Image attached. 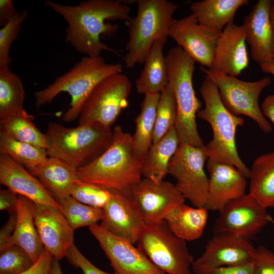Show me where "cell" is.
<instances>
[{
  "label": "cell",
  "mask_w": 274,
  "mask_h": 274,
  "mask_svg": "<svg viewBox=\"0 0 274 274\" xmlns=\"http://www.w3.org/2000/svg\"><path fill=\"white\" fill-rule=\"evenodd\" d=\"M45 5L59 14L67 23L65 41L87 56H100L104 51L117 52L100 40L115 35L117 24L108 21H128L131 8L119 0H87L76 6L46 1Z\"/></svg>",
  "instance_id": "1"
},
{
  "label": "cell",
  "mask_w": 274,
  "mask_h": 274,
  "mask_svg": "<svg viewBox=\"0 0 274 274\" xmlns=\"http://www.w3.org/2000/svg\"><path fill=\"white\" fill-rule=\"evenodd\" d=\"M113 131L110 147L93 162L78 169L77 179L130 197L142 179L143 162L134 151L132 135L119 125Z\"/></svg>",
  "instance_id": "2"
},
{
  "label": "cell",
  "mask_w": 274,
  "mask_h": 274,
  "mask_svg": "<svg viewBox=\"0 0 274 274\" xmlns=\"http://www.w3.org/2000/svg\"><path fill=\"white\" fill-rule=\"evenodd\" d=\"M122 69V64L107 63L101 56H85L51 84L36 91L35 105L40 108L51 102L60 93H68L71 97L70 107L62 119L64 122L73 121L79 117L84 102L96 85L111 75L121 73Z\"/></svg>",
  "instance_id": "3"
},
{
  "label": "cell",
  "mask_w": 274,
  "mask_h": 274,
  "mask_svg": "<svg viewBox=\"0 0 274 274\" xmlns=\"http://www.w3.org/2000/svg\"><path fill=\"white\" fill-rule=\"evenodd\" d=\"M45 133L48 157L62 160L77 169L98 158L110 147L113 138L111 128L97 123L67 127L50 122Z\"/></svg>",
  "instance_id": "4"
},
{
  "label": "cell",
  "mask_w": 274,
  "mask_h": 274,
  "mask_svg": "<svg viewBox=\"0 0 274 274\" xmlns=\"http://www.w3.org/2000/svg\"><path fill=\"white\" fill-rule=\"evenodd\" d=\"M199 91L204 107L198 111L197 116L210 124L213 134L212 140L205 146L209 158L234 166L249 179L250 169L240 158L235 143L236 129L244 125V119L226 108L216 85L209 78L206 77Z\"/></svg>",
  "instance_id": "5"
},
{
  "label": "cell",
  "mask_w": 274,
  "mask_h": 274,
  "mask_svg": "<svg viewBox=\"0 0 274 274\" xmlns=\"http://www.w3.org/2000/svg\"><path fill=\"white\" fill-rule=\"evenodd\" d=\"M136 3V15L126 21L129 40L124 60L128 68L144 63L156 41L165 46L173 15L179 7L167 0H138Z\"/></svg>",
  "instance_id": "6"
},
{
  "label": "cell",
  "mask_w": 274,
  "mask_h": 274,
  "mask_svg": "<svg viewBox=\"0 0 274 274\" xmlns=\"http://www.w3.org/2000/svg\"><path fill=\"white\" fill-rule=\"evenodd\" d=\"M165 58L168 85L173 89L177 105V117L175 127L179 145L204 146L196 122L201 102L196 96L192 83L195 62L179 46L168 50Z\"/></svg>",
  "instance_id": "7"
},
{
  "label": "cell",
  "mask_w": 274,
  "mask_h": 274,
  "mask_svg": "<svg viewBox=\"0 0 274 274\" xmlns=\"http://www.w3.org/2000/svg\"><path fill=\"white\" fill-rule=\"evenodd\" d=\"M138 247L160 270L167 274H193L194 262L186 241L176 236L164 220L146 224Z\"/></svg>",
  "instance_id": "8"
},
{
  "label": "cell",
  "mask_w": 274,
  "mask_h": 274,
  "mask_svg": "<svg viewBox=\"0 0 274 274\" xmlns=\"http://www.w3.org/2000/svg\"><path fill=\"white\" fill-rule=\"evenodd\" d=\"M200 69L216 85L223 104L231 114L247 116L263 132H271L272 125L263 115L258 102L260 94L271 83L269 77L248 82L203 66Z\"/></svg>",
  "instance_id": "9"
},
{
  "label": "cell",
  "mask_w": 274,
  "mask_h": 274,
  "mask_svg": "<svg viewBox=\"0 0 274 274\" xmlns=\"http://www.w3.org/2000/svg\"><path fill=\"white\" fill-rule=\"evenodd\" d=\"M131 84L124 74L111 75L98 83L84 102L78 125L97 123L111 128L128 106Z\"/></svg>",
  "instance_id": "10"
},
{
  "label": "cell",
  "mask_w": 274,
  "mask_h": 274,
  "mask_svg": "<svg viewBox=\"0 0 274 274\" xmlns=\"http://www.w3.org/2000/svg\"><path fill=\"white\" fill-rule=\"evenodd\" d=\"M209 159L205 145H179L168 166V174L176 181V187L195 207H204L209 190V178L204 165Z\"/></svg>",
  "instance_id": "11"
},
{
  "label": "cell",
  "mask_w": 274,
  "mask_h": 274,
  "mask_svg": "<svg viewBox=\"0 0 274 274\" xmlns=\"http://www.w3.org/2000/svg\"><path fill=\"white\" fill-rule=\"evenodd\" d=\"M266 209L251 195L245 194L229 202L219 211L213 233H228L253 239L272 221Z\"/></svg>",
  "instance_id": "12"
},
{
  "label": "cell",
  "mask_w": 274,
  "mask_h": 274,
  "mask_svg": "<svg viewBox=\"0 0 274 274\" xmlns=\"http://www.w3.org/2000/svg\"><path fill=\"white\" fill-rule=\"evenodd\" d=\"M92 235L118 274H165L157 268L133 244L109 232L100 225L89 227Z\"/></svg>",
  "instance_id": "13"
},
{
  "label": "cell",
  "mask_w": 274,
  "mask_h": 274,
  "mask_svg": "<svg viewBox=\"0 0 274 274\" xmlns=\"http://www.w3.org/2000/svg\"><path fill=\"white\" fill-rule=\"evenodd\" d=\"M130 197L147 224L164 220L165 215L170 209L185 201L172 183L164 180L156 182L145 178L134 186Z\"/></svg>",
  "instance_id": "14"
},
{
  "label": "cell",
  "mask_w": 274,
  "mask_h": 274,
  "mask_svg": "<svg viewBox=\"0 0 274 274\" xmlns=\"http://www.w3.org/2000/svg\"><path fill=\"white\" fill-rule=\"evenodd\" d=\"M221 33L201 26L191 14L174 19L169 26L168 37L174 40L195 62L210 68L217 42Z\"/></svg>",
  "instance_id": "15"
},
{
  "label": "cell",
  "mask_w": 274,
  "mask_h": 274,
  "mask_svg": "<svg viewBox=\"0 0 274 274\" xmlns=\"http://www.w3.org/2000/svg\"><path fill=\"white\" fill-rule=\"evenodd\" d=\"M110 193L109 200L102 209L99 225L134 245L146 224L143 217L130 197L116 190H110Z\"/></svg>",
  "instance_id": "16"
},
{
  "label": "cell",
  "mask_w": 274,
  "mask_h": 274,
  "mask_svg": "<svg viewBox=\"0 0 274 274\" xmlns=\"http://www.w3.org/2000/svg\"><path fill=\"white\" fill-rule=\"evenodd\" d=\"M33 212L35 224L44 248L59 260L65 257L74 244V230L61 211L34 202Z\"/></svg>",
  "instance_id": "17"
},
{
  "label": "cell",
  "mask_w": 274,
  "mask_h": 274,
  "mask_svg": "<svg viewBox=\"0 0 274 274\" xmlns=\"http://www.w3.org/2000/svg\"><path fill=\"white\" fill-rule=\"evenodd\" d=\"M255 248L246 238L231 233H215L193 262L208 267L244 265L252 263Z\"/></svg>",
  "instance_id": "18"
},
{
  "label": "cell",
  "mask_w": 274,
  "mask_h": 274,
  "mask_svg": "<svg viewBox=\"0 0 274 274\" xmlns=\"http://www.w3.org/2000/svg\"><path fill=\"white\" fill-rule=\"evenodd\" d=\"M272 1L259 0L245 17L246 40L250 55L259 65L273 59L274 29L270 19Z\"/></svg>",
  "instance_id": "19"
},
{
  "label": "cell",
  "mask_w": 274,
  "mask_h": 274,
  "mask_svg": "<svg viewBox=\"0 0 274 274\" xmlns=\"http://www.w3.org/2000/svg\"><path fill=\"white\" fill-rule=\"evenodd\" d=\"M208 195L205 208L219 211L229 202L245 194L246 178L233 165L208 159Z\"/></svg>",
  "instance_id": "20"
},
{
  "label": "cell",
  "mask_w": 274,
  "mask_h": 274,
  "mask_svg": "<svg viewBox=\"0 0 274 274\" xmlns=\"http://www.w3.org/2000/svg\"><path fill=\"white\" fill-rule=\"evenodd\" d=\"M246 42L244 26L229 23L218 39L210 69L233 77L239 76L249 65Z\"/></svg>",
  "instance_id": "21"
},
{
  "label": "cell",
  "mask_w": 274,
  "mask_h": 274,
  "mask_svg": "<svg viewBox=\"0 0 274 274\" xmlns=\"http://www.w3.org/2000/svg\"><path fill=\"white\" fill-rule=\"evenodd\" d=\"M0 182L8 189L35 203L60 210V205L37 178L21 164L2 154H0Z\"/></svg>",
  "instance_id": "22"
},
{
  "label": "cell",
  "mask_w": 274,
  "mask_h": 274,
  "mask_svg": "<svg viewBox=\"0 0 274 274\" xmlns=\"http://www.w3.org/2000/svg\"><path fill=\"white\" fill-rule=\"evenodd\" d=\"M248 3V0H203L192 3L190 9L201 26L221 33L233 22L237 10Z\"/></svg>",
  "instance_id": "23"
},
{
  "label": "cell",
  "mask_w": 274,
  "mask_h": 274,
  "mask_svg": "<svg viewBox=\"0 0 274 274\" xmlns=\"http://www.w3.org/2000/svg\"><path fill=\"white\" fill-rule=\"evenodd\" d=\"M77 170L62 160L48 157L30 173L55 199L71 196L77 180Z\"/></svg>",
  "instance_id": "24"
},
{
  "label": "cell",
  "mask_w": 274,
  "mask_h": 274,
  "mask_svg": "<svg viewBox=\"0 0 274 274\" xmlns=\"http://www.w3.org/2000/svg\"><path fill=\"white\" fill-rule=\"evenodd\" d=\"M208 219L204 207H192L184 203L176 206L165 215L164 221L170 230L185 241H192L202 235Z\"/></svg>",
  "instance_id": "25"
},
{
  "label": "cell",
  "mask_w": 274,
  "mask_h": 274,
  "mask_svg": "<svg viewBox=\"0 0 274 274\" xmlns=\"http://www.w3.org/2000/svg\"><path fill=\"white\" fill-rule=\"evenodd\" d=\"M33 207V201L19 195L16 224L12 244L25 250L35 262L45 248L35 224Z\"/></svg>",
  "instance_id": "26"
},
{
  "label": "cell",
  "mask_w": 274,
  "mask_h": 274,
  "mask_svg": "<svg viewBox=\"0 0 274 274\" xmlns=\"http://www.w3.org/2000/svg\"><path fill=\"white\" fill-rule=\"evenodd\" d=\"M180 143L175 127L152 144L143 161L142 175L156 182L164 180L168 174L169 162Z\"/></svg>",
  "instance_id": "27"
},
{
  "label": "cell",
  "mask_w": 274,
  "mask_h": 274,
  "mask_svg": "<svg viewBox=\"0 0 274 274\" xmlns=\"http://www.w3.org/2000/svg\"><path fill=\"white\" fill-rule=\"evenodd\" d=\"M164 46L160 40L156 41L144 62V67L135 80L139 93H160L168 84V68Z\"/></svg>",
  "instance_id": "28"
},
{
  "label": "cell",
  "mask_w": 274,
  "mask_h": 274,
  "mask_svg": "<svg viewBox=\"0 0 274 274\" xmlns=\"http://www.w3.org/2000/svg\"><path fill=\"white\" fill-rule=\"evenodd\" d=\"M249 179V194L264 208H274V151L255 159Z\"/></svg>",
  "instance_id": "29"
},
{
  "label": "cell",
  "mask_w": 274,
  "mask_h": 274,
  "mask_svg": "<svg viewBox=\"0 0 274 274\" xmlns=\"http://www.w3.org/2000/svg\"><path fill=\"white\" fill-rule=\"evenodd\" d=\"M160 95V93L145 94L141 104L140 113L134 119L135 129L132 135L133 146L142 162L153 144Z\"/></svg>",
  "instance_id": "30"
},
{
  "label": "cell",
  "mask_w": 274,
  "mask_h": 274,
  "mask_svg": "<svg viewBox=\"0 0 274 274\" xmlns=\"http://www.w3.org/2000/svg\"><path fill=\"white\" fill-rule=\"evenodd\" d=\"M33 119V116L23 108L0 119L1 130L17 141L47 150V136L36 127Z\"/></svg>",
  "instance_id": "31"
},
{
  "label": "cell",
  "mask_w": 274,
  "mask_h": 274,
  "mask_svg": "<svg viewBox=\"0 0 274 274\" xmlns=\"http://www.w3.org/2000/svg\"><path fill=\"white\" fill-rule=\"evenodd\" d=\"M0 154L10 156L30 173L48 157L46 149L17 141L3 130H0Z\"/></svg>",
  "instance_id": "32"
},
{
  "label": "cell",
  "mask_w": 274,
  "mask_h": 274,
  "mask_svg": "<svg viewBox=\"0 0 274 274\" xmlns=\"http://www.w3.org/2000/svg\"><path fill=\"white\" fill-rule=\"evenodd\" d=\"M25 96L20 78L9 68H0V119L23 109Z\"/></svg>",
  "instance_id": "33"
},
{
  "label": "cell",
  "mask_w": 274,
  "mask_h": 274,
  "mask_svg": "<svg viewBox=\"0 0 274 274\" xmlns=\"http://www.w3.org/2000/svg\"><path fill=\"white\" fill-rule=\"evenodd\" d=\"M55 200L60 205V210L74 230L97 224L101 220L102 209L83 204L71 196Z\"/></svg>",
  "instance_id": "34"
},
{
  "label": "cell",
  "mask_w": 274,
  "mask_h": 274,
  "mask_svg": "<svg viewBox=\"0 0 274 274\" xmlns=\"http://www.w3.org/2000/svg\"><path fill=\"white\" fill-rule=\"evenodd\" d=\"M177 109L175 95L168 85L160 93L156 112L153 143L156 142L175 126Z\"/></svg>",
  "instance_id": "35"
},
{
  "label": "cell",
  "mask_w": 274,
  "mask_h": 274,
  "mask_svg": "<svg viewBox=\"0 0 274 274\" xmlns=\"http://www.w3.org/2000/svg\"><path fill=\"white\" fill-rule=\"evenodd\" d=\"M28 15L27 10L16 15L0 30V68H9L11 62L10 50L12 44L21 29V25Z\"/></svg>",
  "instance_id": "36"
},
{
  "label": "cell",
  "mask_w": 274,
  "mask_h": 274,
  "mask_svg": "<svg viewBox=\"0 0 274 274\" xmlns=\"http://www.w3.org/2000/svg\"><path fill=\"white\" fill-rule=\"evenodd\" d=\"M110 190L78 180L71 192V196L76 200L99 209L105 207L110 199Z\"/></svg>",
  "instance_id": "37"
},
{
  "label": "cell",
  "mask_w": 274,
  "mask_h": 274,
  "mask_svg": "<svg viewBox=\"0 0 274 274\" xmlns=\"http://www.w3.org/2000/svg\"><path fill=\"white\" fill-rule=\"evenodd\" d=\"M0 253V274H20L34 263L27 252L17 245Z\"/></svg>",
  "instance_id": "38"
},
{
  "label": "cell",
  "mask_w": 274,
  "mask_h": 274,
  "mask_svg": "<svg viewBox=\"0 0 274 274\" xmlns=\"http://www.w3.org/2000/svg\"><path fill=\"white\" fill-rule=\"evenodd\" d=\"M252 263L253 274H274V252L259 246L255 248Z\"/></svg>",
  "instance_id": "39"
},
{
  "label": "cell",
  "mask_w": 274,
  "mask_h": 274,
  "mask_svg": "<svg viewBox=\"0 0 274 274\" xmlns=\"http://www.w3.org/2000/svg\"><path fill=\"white\" fill-rule=\"evenodd\" d=\"M65 257L71 264L81 269L84 274H118L116 272H107L98 268L81 253L75 244L68 250Z\"/></svg>",
  "instance_id": "40"
},
{
  "label": "cell",
  "mask_w": 274,
  "mask_h": 274,
  "mask_svg": "<svg viewBox=\"0 0 274 274\" xmlns=\"http://www.w3.org/2000/svg\"><path fill=\"white\" fill-rule=\"evenodd\" d=\"M193 274H253V264L236 266L208 267L194 263L192 264Z\"/></svg>",
  "instance_id": "41"
},
{
  "label": "cell",
  "mask_w": 274,
  "mask_h": 274,
  "mask_svg": "<svg viewBox=\"0 0 274 274\" xmlns=\"http://www.w3.org/2000/svg\"><path fill=\"white\" fill-rule=\"evenodd\" d=\"M17 221V211L9 213V217L0 230V252L13 246L12 237Z\"/></svg>",
  "instance_id": "42"
},
{
  "label": "cell",
  "mask_w": 274,
  "mask_h": 274,
  "mask_svg": "<svg viewBox=\"0 0 274 274\" xmlns=\"http://www.w3.org/2000/svg\"><path fill=\"white\" fill-rule=\"evenodd\" d=\"M54 257L45 249L27 270L20 274H50Z\"/></svg>",
  "instance_id": "43"
},
{
  "label": "cell",
  "mask_w": 274,
  "mask_h": 274,
  "mask_svg": "<svg viewBox=\"0 0 274 274\" xmlns=\"http://www.w3.org/2000/svg\"><path fill=\"white\" fill-rule=\"evenodd\" d=\"M19 195L9 189L0 190V210L9 213L17 211Z\"/></svg>",
  "instance_id": "44"
},
{
  "label": "cell",
  "mask_w": 274,
  "mask_h": 274,
  "mask_svg": "<svg viewBox=\"0 0 274 274\" xmlns=\"http://www.w3.org/2000/svg\"><path fill=\"white\" fill-rule=\"evenodd\" d=\"M13 1L12 0L0 1V25H6L17 14Z\"/></svg>",
  "instance_id": "45"
},
{
  "label": "cell",
  "mask_w": 274,
  "mask_h": 274,
  "mask_svg": "<svg viewBox=\"0 0 274 274\" xmlns=\"http://www.w3.org/2000/svg\"><path fill=\"white\" fill-rule=\"evenodd\" d=\"M261 109L264 117L274 125V94L269 95L264 98Z\"/></svg>",
  "instance_id": "46"
},
{
  "label": "cell",
  "mask_w": 274,
  "mask_h": 274,
  "mask_svg": "<svg viewBox=\"0 0 274 274\" xmlns=\"http://www.w3.org/2000/svg\"><path fill=\"white\" fill-rule=\"evenodd\" d=\"M263 72L271 74L274 77V60L260 65Z\"/></svg>",
  "instance_id": "47"
},
{
  "label": "cell",
  "mask_w": 274,
  "mask_h": 274,
  "mask_svg": "<svg viewBox=\"0 0 274 274\" xmlns=\"http://www.w3.org/2000/svg\"><path fill=\"white\" fill-rule=\"evenodd\" d=\"M50 274H62L59 260L54 258Z\"/></svg>",
  "instance_id": "48"
},
{
  "label": "cell",
  "mask_w": 274,
  "mask_h": 274,
  "mask_svg": "<svg viewBox=\"0 0 274 274\" xmlns=\"http://www.w3.org/2000/svg\"><path fill=\"white\" fill-rule=\"evenodd\" d=\"M270 19L274 29V5L272 4L270 9ZM273 59L274 60V45L273 49Z\"/></svg>",
  "instance_id": "49"
},
{
  "label": "cell",
  "mask_w": 274,
  "mask_h": 274,
  "mask_svg": "<svg viewBox=\"0 0 274 274\" xmlns=\"http://www.w3.org/2000/svg\"><path fill=\"white\" fill-rule=\"evenodd\" d=\"M272 4L274 5V1H272Z\"/></svg>",
  "instance_id": "50"
}]
</instances>
